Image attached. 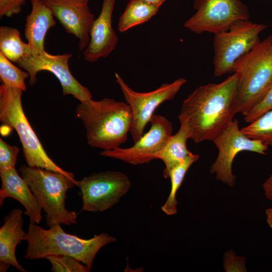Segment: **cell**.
<instances>
[{
	"label": "cell",
	"instance_id": "obj_1",
	"mask_svg": "<svg viewBox=\"0 0 272 272\" xmlns=\"http://www.w3.org/2000/svg\"><path fill=\"white\" fill-rule=\"evenodd\" d=\"M239 81L234 73L220 83L198 87L184 100L178 119L194 143L213 141L233 120Z\"/></svg>",
	"mask_w": 272,
	"mask_h": 272
},
{
	"label": "cell",
	"instance_id": "obj_2",
	"mask_svg": "<svg viewBox=\"0 0 272 272\" xmlns=\"http://www.w3.org/2000/svg\"><path fill=\"white\" fill-rule=\"evenodd\" d=\"M76 113L84 125L90 146L110 150L127 141L132 116L126 103L108 98L92 99L78 105Z\"/></svg>",
	"mask_w": 272,
	"mask_h": 272
},
{
	"label": "cell",
	"instance_id": "obj_3",
	"mask_svg": "<svg viewBox=\"0 0 272 272\" xmlns=\"http://www.w3.org/2000/svg\"><path fill=\"white\" fill-rule=\"evenodd\" d=\"M24 240L27 241L24 258L32 260L45 258L50 255H64L74 257L92 269L94 258L105 245L116 239L107 233L84 239L65 233L60 224H54L44 229L30 222Z\"/></svg>",
	"mask_w": 272,
	"mask_h": 272
},
{
	"label": "cell",
	"instance_id": "obj_4",
	"mask_svg": "<svg viewBox=\"0 0 272 272\" xmlns=\"http://www.w3.org/2000/svg\"><path fill=\"white\" fill-rule=\"evenodd\" d=\"M234 73L239 75L236 113L245 116L272 87V36L260 40L238 58Z\"/></svg>",
	"mask_w": 272,
	"mask_h": 272
},
{
	"label": "cell",
	"instance_id": "obj_5",
	"mask_svg": "<svg viewBox=\"0 0 272 272\" xmlns=\"http://www.w3.org/2000/svg\"><path fill=\"white\" fill-rule=\"evenodd\" d=\"M23 91L2 84L0 86V121L16 130L27 165L64 174L76 183L73 173L63 170L48 156L25 115L22 104Z\"/></svg>",
	"mask_w": 272,
	"mask_h": 272
},
{
	"label": "cell",
	"instance_id": "obj_6",
	"mask_svg": "<svg viewBox=\"0 0 272 272\" xmlns=\"http://www.w3.org/2000/svg\"><path fill=\"white\" fill-rule=\"evenodd\" d=\"M45 214L46 224H77L78 214L65 208L67 191L76 183L63 174L39 167L23 165L19 169Z\"/></svg>",
	"mask_w": 272,
	"mask_h": 272
},
{
	"label": "cell",
	"instance_id": "obj_7",
	"mask_svg": "<svg viewBox=\"0 0 272 272\" xmlns=\"http://www.w3.org/2000/svg\"><path fill=\"white\" fill-rule=\"evenodd\" d=\"M267 26L249 20L234 23L228 30L214 34V75L233 73L236 61L260 41L259 35Z\"/></svg>",
	"mask_w": 272,
	"mask_h": 272
},
{
	"label": "cell",
	"instance_id": "obj_8",
	"mask_svg": "<svg viewBox=\"0 0 272 272\" xmlns=\"http://www.w3.org/2000/svg\"><path fill=\"white\" fill-rule=\"evenodd\" d=\"M82 211L102 212L116 205L128 191L131 181L125 173L117 171L93 173L79 181Z\"/></svg>",
	"mask_w": 272,
	"mask_h": 272
},
{
	"label": "cell",
	"instance_id": "obj_9",
	"mask_svg": "<svg viewBox=\"0 0 272 272\" xmlns=\"http://www.w3.org/2000/svg\"><path fill=\"white\" fill-rule=\"evenodd\" d=\"M193 7L196 12L183 26L196 34H216L250 18L247 6L241 0H194Z\"/></svg>",
	"mask_w": 272,
	"mask_h": 272
},
{
	"label": "cell",
	"instance_id": "obj_10",
	"mask_svg": "<svg viewBox=\"0 0 272 272\" xmlns=\"http://www.w3.org/2000/svg\"><path fill=\"white\" fill-rule=\"evenodd\" d=\"M115 76L131 110L132 122L129 132L134 143L144 134L145 128L156 109L164 101L173 99L187 81L181 78L171 83H164L154 91L141 93L131 89L117 73H115Z\"/></svg>",
	"mask_w": 272,
	"mask_h": 272
},
{
	"label": "cell",
	"instance_id": "obj_11",
	"mask_svg": "<svg viewBox=\"0 0 272 272\" xmlns=\"http://www.w3.org/2000/svg\"><path fill=\"white\" fill-rule=\"evenodd\" d=\"M72 56V53L52 55L46 51L36 52L32 49L19 59L17 64L29 73L30 85L35 84L38 72L48 71L59 81L63 96L71 95L80 102L88 101L93 97L90 91L73 77L69 69V61Z\"/></svg>",
	"mask_w": 272,
	"mask_h": 272
},
{
	"label": "cell",
	"instance_id": "obj_12",
	"mask_svg": "<svg viewBox=\"0 0 272 272\" xmlns=\"http://www.w3.org/2000/svg\"><path fill=\"white\" fill-rule=\"evenodd\" d=\"M219 153L211 167V173L230 186L235 184L236 176L233 174L232 166L236 155L242 151H250L266 155L268 146L262 142L250 139L244 134L239 127V121L233 120L226 128L213 141Z\"/></svg>",
	"mask_w": 272,
	"mask_h": 272
},
{
	"label": "cell",
	"instance_id": "obj_13",
	"mask_svg": "<svg viewBox=\"0 0 272 272\" xmlns=\"http://www.w3.org/2000/svg\"><path fill=\"white\" fill-rule=\"evenodd\" d=\"M150 122L149 130L132 146L103 150L100 155L133 165L149 163L155 159L156 154L163 148L172 135L173 124L165 117L157 114L152 115Z\"/></svg>",
	"mask_w": 272,
	"mask_h": 272
},
{
	"label": "cell",
	"instance_id": "obj_14",
	"mask_svg": "<svg viewBox=\"0 0 272 272\" xmlns=\"http://www.w3.org/2000/svg\"><path fill=\"white\" fill-rule=\"evenodd\" d=\"M65 31L79 40V49L84 50L90 39V32L94 20L88 0H42Z\"/></svg>",
	"mask_w": 272,
	"mask_h": 272
},
{
	"label": "cell",
	"instance_id": "obj_15",
	"mask_svg": "<svg viewBox=\"0 0 272 272\" xmlns=\"http://www.w3.org/2000/svg\"><path fill=\"white\" fill-rule=\"evenodd\" d=\"M116 0H103L101 12L94 19L90 32V42L83 50L85 60L95 62L106 57L115 48L118 37L112 28V15Z\"/></svg>",
	"mask_w": 272,
	"mask_h": 272
},
{
	"label": "cell",
	"instance_id": "obj_16",
	"mask_svg": "<svg viewBox=\"0 0 272 272\" xmlns=\"http://www.w3.org/2000/svg\"><path fill=\"white\" fill-rule=\"evenodd\" d=\"M23 211L20 209L12 210L4 218V224L0 228V271H6L10 266L18 270L27 272L18 262L16 248L24 240L26 233L23 229Z\"/></svg>",
	"mask_w": 272,
	"mask_h": 272
},
{
	"label": "cell",
	"instance_id": "obj_17",
	"mask_svg": "<svg viewBox=\"0 0 272 272\" xmlns=\"http://www.w3.org/2000/svg\"><path fill=\"white\" fill-rule=\"evenodd\" d=\"M2 186L0 189V205L8 197L20 202L25 209L30 222L39 224L42 219V208L29 185L17 173L15 168L0 171Z\"/></svg>",
	"mask_w": 272,
	"mask_h": 272
},
{
	"label": "cell",
	"instance_id": "obj_18",
	"mask_svg": "<svg viewBox=\"0 0 272 272\" xmlns=\"http://www.w3.org/2000/svg\"><path fill=\"white\" fill-rule=\"evenodd\" d=\"M32 3V10L26 18L25 36L28 45L36 52L45 50L44 42L48 30L56 25L50 9L42 0Z\"/></svg>",
	"mask_w": 272,
	"mask_h": 272
},
{
	"label": "cell",
	"instance_id": "obj_19",
	"mask_svg": "<svg viewBox=\"0 0 272 272\" xmlns=\"http://www.w3.org/2000/svg\"><path fill=\"white\" fill-rule=\"evenodd\" d=\"M188 139L189 133L187 126L184 123H180L177 132L172 134L163 148L156 154L155 159L161 160L165 165L163 171L164 178H168L170 170L192 154L186 146Z\"/></svg>",
	"mask_w": 272,
	"mask_h": 272
},
{
	"label": "cell",
	"instance_id": "obj_20",
	"mask_svg": "<svg viewBox=\"0 0 272 272\" xmlns=\"http://www.w3.org/2000/svg\"><path fill=\"white\" fill-rule=\"evenodd\" d=\"M159 7L140 0H130L119 19L118 30L124 32L138 25L148 21L158 11Z\"/></svg>",
	"mask_w": 272,
	"mask_h": 272
},
{
	"label": "cell",
	"instance_id": "obj_21",
	"mask_svg": "<svg viewBox=\"0 0 272 272\" xmlns=\"http://www.w3.org/2000/svg\"><path fill=\"white\" fill-rule=\"evenodd\" d=\"M32 49L21 39L18 29L9 26L0 27V52L11 61L17 63Z\"/></svg>",
	"mask_w": 272,
	"mask_h": 272
},
{
	"label": "cell",
	"instance_id": "obj_22",
	"mask_svg": "<svg viewBox=\"0 0 272 272\" xmlns=\"http://www.w3.org/2000/svg\"><path fill=\"white\" fill-rule=\"evenodd\" d=\"M199 158L198 154L192 153L182 162L170 170L168 178H170L171 180V190L166 201L161 207L162 211L166 215L172 216L177 214L178 202L176 196L177 190L180 187L187 170Z\"/></svg>",
	"mask_w": 272,
	"mask_h": 272
},
{
	"label": "cell",
	"instance_id": "obj_23",
	"mask_svg": "<svg viewBox=\"0 0 272 272\" xmlns=\"http://www.w3.org/2000/svg\"><path fill=\"white\" fill-rule=\"evenodd\" d=\"M241 130L248 138L272 147V110L266 111Z\"/></svg>",
	"mask_w": 272,
	"mask_h": 272
},
{
	"label": "cell",
	"instance_id": "obj_24",
	"mask_svg": "<svg viewBox=\"0 0 272 272\" xmlns=\"http://www.w3.org/2000/svg\"><path fill=\"white\" fill-rule=\"evenodd\" d=\"M28 77L29 74L27 72L14 65L0 52V79L3 84L25 91L26 89L25 81Z\"/></svg>",
	"mask_w": 272,
	"mask_h": 272
},
{
	"label": "cell",
	"instance_id": "obj_25",
	"mask_svg": "<svg viewBox=\"0 0 272 272\" xmlns=\"http://www.w3.org/2000/svg\"><path fill=\"white\" fill-rule=\"evenodd\" d=\"M51 264L52 272H89L91 270L73 257L64 255H50L45 258Z\"/></svg>",
	"mask_w": 272,
	"mask_h": 272
},
{
	"label": "cell",
	"instance_id": "obj_26",
	"mask_svg": "<svg viewBox=\"0 0 272 272\" xmlns=\"http://www.w3.org/2000/svg\"><path fill=\"white\" fill-rule=\"evenodd\" d=\"M19 148L11 146L0 139V171L15 168Z\"/></svg>",
	"mask_w": 272,
	"mask_h": 272
},
{
	"label": "cell",
	"instance_id": "obj_27",
	"mask_svg": "<svg viewBox=\"0 0 272 272\" xmlns=\"http://www.w3.org/2000/svg\"><path fill=\"white\" fill-rule=\"evenodd\" d=\"M270 110H272V87L261 101L244 116V121L250 123Z\"/></svg>",
	"mask_w": 272,
	"mask_h": 272
},
{
	"label": "cell",
	"instance_id": "obj_28",
	"mask_svg": "<svg viewBox=\"0 0 272 272\" xmlns=\"http://www.w3.org/2000/svg\"><path fill=\"white\" fill-rule=\"evenodd\" d=\"M245 257L237 256L232 250L225 253L224 267L226 271H246Z\"/></svg>",
	"mask_w": 272,
	"mask_h": 272
},
{
	"label": "cell",
	"instance_id": "obj_29",
	"mask_svg": "<svg viewBox=\"0 0 272 272\" xmlns=\"http://www.w3.org/2000/svg\"><path fill=\"white\" fill-rule=\"evenodd\" d=\"M26 0H0V17H11L19 14Z\"/></svg>",
	"mask_w": 272,
	"mask_h": 272
},
{
	"label": "cell",
	"instance_id": "obj_30",
	"mask_svg": "<svg viewBox=\"0 0 272 272\" xmlns=\"http://www.w3.org/2000/svg\"><path fill=\"white\" fill-rule=\"evenodd\" d=\"M262 187L266 197L272 201V174L266 179Z\"/></svg>",
	"mask_w": 272,
	"mask_h": 272
},
{
	"label": "cell",
	"instance_id": "obj_31",
	"mask_svg": "<svg viewBox=\"0 0 272 272\" xmlns=\"http://www.w3.org/2000/svg\"><path fill=\"white\" fill-rule=\"evenodd\" d=\"M148 4L160 7L166 0H140Z\"/></svg>",
	"mask_w": 272,
	"mask_h": 272
},
{
	"label": "cell",
	"instance_id": "obj_32",
	"mask_svg": "<svg viewBox=\"0 0 272 272\" xmlns=\"http://www.w3.org/2000/svg\"><path fill=\"white\" fill-rule=\"evenodd\" d=\"M266 222L270 228L272 229V206L265 211Z\"/></svg>",
	"mask_w": 272,
	"mask_h": 272
},
{
	"label": "cell",
	"instance_id": "obj_33",
	"mask_svg": "<svg viewBox=\"0 0 272 272\" xmlns=\"http://www.w3.org/2000/svg\"><path fill=\"white\" fill-rule=\"evenodd\" d=\"M29 1H30V2H31V1H36V0H29Z\"/></svg>",
	"mask_w": 272,
	"mask_h": 272
},
{
	"label": "cell",
	"instance_id": "obj_34",
	"mask_svg": "<svg viewBox=\"0 0 272 272\" xmlns=\"http://www.w3.org/2000/svg\"><path fill=\"white\" fill-rule=\"evenodd\" d=\"M88 1H89V0H88Z\"/></svg>",
	"mask_w": 272,
	"mask_h": 272
}]
</instances>
